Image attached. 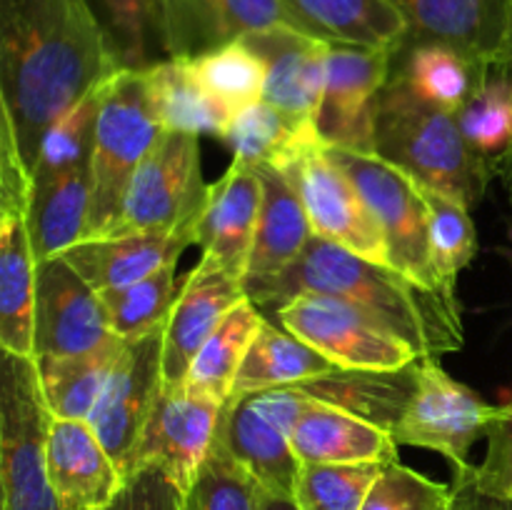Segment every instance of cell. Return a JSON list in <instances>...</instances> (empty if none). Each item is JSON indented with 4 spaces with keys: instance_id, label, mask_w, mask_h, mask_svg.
I'll list each match as a JSON object with an SVG mask.
<instances>
[{
    "instance_id": "1",
    "label": "cell",
    "mask_w": 512,
    "mask_h": 510,
    "mask_svg": "<svg viewBox=\"0 0 512 510\" xmlns=\"http://www.w3.org/2000/svg\"><path fill=\"white\" fill-rule=\"evenodd\" d=\"M120 68L90 0H0V123L30 173L55 118Z\"/></svg>"
},
{
    "instance_id": "15",
    "label": "cell",
    "mask_w": 512,
    "mask_h": 510,
    "mask_svg": "<svg viewBox=\"0 0 512 510\" xmlns=\"http://www.w3.org/2000/svg\"><path fill=\"white\" fill-rule=\"evenodd\" d=\"M243 300H248L243 280L210 255H200L180 283L163 325V385H178L188 378L195 355Z\"/></svg>"
},
{
    "instance_id": "35",
    "label": "cell",
    "mask_w": 512,
    "mask_h": 510,
    "mask_svg": "<svg viewBox=\"0 0 512 510\" xmlns=\"http://www.w3.org/2000/svg\"><path fill=\"white\" fill-rule=\"evenodd\" d=\"M263 323L265 313L250 298L235 305L228 318L218 325V330L210 335L208 343L195 355L185 383L213 395L220 403H228L240 363H243L245 353L253 345Z\"/></svg>"
},
{
    "instance_id": "7",
    "label": "cell",
    "mask_w": 512,
    "mask_h": 510,
    "mask_svg": "<svg viewBox=\"0 0 512 510\" xmlns=\"http://www.w3.org/2000/svg\"><path fill=\"white\" fill-rule=\"evenodd\" d=\"M200 135L163 130L130 183L118 220L100 238L175 230L198 223L208 203Z\"/></svg>"
},
{
    "instance_id": "30",
    "label": "cell",
    "mask_w": 512,
    "mask_h": 510,
    "mask_svg": "<svg viewBox=\"0 0 512 510\" xmlns=\"http://www.w3.org/2000/svg\"><path fill=\"white\" fill-rule=\"evenodd\" d=\"M220 140L230 145L235 160L278 170H290L303 155L325 145L315 120L293 118L265 100L243 110Z\"/></svg>"
},
{
    "instance_id": "47",
    "label": "cell",
    "mask_w": 512,
    "mask_h": 510,
    "mask_svg": "<svg viewBox=\"0 0 512 510\" xmlns=\"http://www.w3.org/2000/svg\"><path fill=\"white\" fill-rule=\"evenodd\" d=\"M493 75H498V78H505L512 83V15H510V28H508V35H505V43H503V50H500L498 60L493 63V70H490Z\"/></svg>"
},
{
    "instance_id": "22",
    "label": "cell",
    "mask_w": 512,
    "mask_h": 510,
    "mask_svg": "<svg viewBox=\"0 0 512 510\" xmlns=\"http://www.w3.org/2000/svg\"><path fill=\"white\" fill-rule=\"evenodd\" d=\"M288 435L300 463L388 465L400 460L393 433L308 395Z\"/></svg>"
},
{
    "instance_id": "8",
    "label": "cell",
    "mask_w": 512,
    "mask_h": 510,
    "mask_svg": "<svg viewBox=\"0 0 512 510\" xmlns=\"http://www.w3.org/2000/svg\"><path fill=\"white\" fill-rule=\"evenodd\" d=\"M495 413L498 405H490L473 388L455 380L438 358H418L415 393L395 425L393 438L398 445L440 453L453 465L455 475H465L473 468L470 450L485 438Z\"/></svg>"
},
{
    "instance_id": "2",
    "label": "cell",
    "mask_w": 512,
    "mask_h": 510,
    "mask_svg": "<svg viewBox=\"0 0 512 510\" xmlns=\"http://www.w3.org/2000/svg\"><path fill=\"white\" fill-rule=\"evenodd\" d=\"M245 293L263 313L295 295H333L378 320L420 358H438L465 345L460 300L423 288L400 270L360 258L318 235L283 273L248 283Z\"/></svg>"
},
{
    "instance_id": "23",
    "label": "cell",
    "mask_w": 512,
    "mask_h": 510,
    "mask_svg": "<svg viewBox=\"0 0 512 510\" xmlns=\"http://www.w3.org/2000/svg\"><path fill=\"white\" fill-rule=\"evenodd\" d=\"M28 208H0V345L35 358V258Z\"/></svg>"
},
{
    "instance_id": "38",
    "label": "cell",
    "mask_w": 512,
    "mask_h": 510,
    "mask_svg": "<svg viewBox=\"0 0 512 510\" xmlns=\"http://www.w3.org/2000/svg\"><path fill=\"white\" fill-rule=\"evenodd\" d=\"M420 190H423L425 205H428L430 250H433L440 285L450 298H458L455 285H458L460 270L468 268L478 250V235H475L470 208L438 190L425 188V185H420Z\"/></svg>"
},
{
    "instance_id": "41",
    "label": "cell",
    "mask_w": 512,
    "mask_h": 510,
    "mask_svg": "<svg viewBox=\"0 0 512 510\" xmlns=\"http://www.w3.org/2000/svg\"><path fill=\"white\" fill-rule=\"evenodd\" d=\"M108 28L125 68L150 65L153 50H163V0H90Z\"/></svg>"
},
{
    "instance_id": "12",
    "label": "cell",
    "mask_w": 512,
    "mask_h": 510,
    "mask_svg": "<svg viewBox=\"0 0 512 510\" xmlns=\"http://www.w3.org/2000/svg\"><path fill=\"white\" fill-rule=\"evenodd\" d=\"M163 390V330L128 340L88 423L123 475Z\"/></svg>"
},
{
    "instance_id": "9",
    "label": "cell",
    "mask_w": 512,
    "mask_h": 510,
    "mask_svg": "<svg viewBox=\"0 0 512 510\" xmlns=\"http://www.w3.org/2000/svg\"><path fill=\"white\" fill-rule=\"evenodd\" d=\"M265 315L343 370H400L420 358L378 320L333 295H295Z\"/></svg>"
},
{
    "instance_id": "14",
    "label": "cell",
    "mask_w": 512,
    "mask_h": 510,
    "mask_svg": "<svg viewBox=\"0 0 512 510\" xmlns=\"http://www.w3.org/2000/svg\"><path fill=\"white\" fill-rule=\"evenodd\" d=\"M393 50L330 45L318 133L328 148L373 153V110L393 73Z\"/></svg>"
},
{
    "instance_id": "21",
    "label": "cell",
    "mask_w": 512,
    "mask_h": 510,
    "mask_svg": "<svg viewBox=\"0 0 512 510\" xmlns=\"http://www.w3.org/2000/svg\"><path fill=\"white\" fill-rule=\"evenodd\" d=\"M198 223L175 230L118 235V238L80 240L63 255L98 293L133 285L158 270L175 265L180 255L195 245Z\"/></svg>"
},
{
    "instance_id": "3",
    "label": "cell",
    "mask_w": 512,
    "mask_h": 510,
    "mask_svg": "<svg viewBox=\"0 0 512 510\" xmlns=\"http://www.w3.org/2000/svg\"><path fill=\"white\" fill-rule=\"evenodd\" d=\"M373 153L468 208L483 200L498 175L493 163L470 148L458 115L420 100L395 75L375 100Z\"/></svg>"
},
{
    "instance_id": "29",
    "label": "cell",
    "mask_w": 512,
    "mask_h": 510,
    "mask_svg": "<svg viewBox=\"0 0 512 510\" xmlns=\"http://www.w3.org/2000/svg\"><path fill=\"white\" fill-rule=\"evenodd\" d=\"M90 213V163L33 180L28 230L35 258H55L83 240Z\"/></svg>"
},
{
    "instance_id": "16",
    "label": "cell",
    "mask_w": 512,
    "mask_h": 510,
    "mask_svg": "<svg viewBox=\"0 0 512 510\" xmlns=\"http://www.w3.org/2000/svg\"><path fill=\"white\" fill-rule=\"evenodd\" d=\"M405 23V43H443L493 70L510 28L512 0H390Z\"/></svg>"
},
{
    "instance_id": "27",
    "label": "cell",
    "mask_w": 512,
    "mask_h": 510,
    "mask_svg": "<svg viewBox=\"0 0 512 510\" xmlns=\"http://www.w3.org/2000/svg\"><path fill=\"white\" fill-rule=\"evenodd\" d=\"M308 398L335 405L393 433L415 393V363L400 370H333L295 385Z\"/></svg>"
},
{
    "instance_id": "5",
    "label": "cell",
    "mask_w": 512,
    "mask_h": 510,
    "mask_svg": "<svg viewBox=\"0 0 512 510\" xmlns=\"http://www.w3.org/2000/svg\"><path fill=\"white\" fill-rule=\"evenodd\" d=\"M45 400L33 355H0V490L3 510H63L48 475Z\"/></svg>"
},
{
    "instance_id": "20",
    "label": "cell",
    "mask_w": 512,
    "mask_h": 510,
    "mask_svg": "<svg viewBox=\"0 0 512 510\" xmlns=\"http://www.w3.org/2000/svg\"><path fill=\"white\" fill-rule=\"evenodd\" d=\"M245 40L268 65L265 103L300 120L318 118L328 83L330 43L298 28H273Z\"/></svg>"
},
{
    "instance_id": "18",
    "label": "cell",
    "mask_w": 512,
    "mask_h": 510,
    "mask_svg": "<svg viewBox=\"0 0 512 510\" xmlns=\"http://www.w3.org/2000/svg\"><path fill=\"white\" fill-rule=\"evenodd\" d=\"M260 208L263 183L258 168L233 158L230 168L210 183L208 203L198 220L195 245L243 283L258 233Z\"/></svg>"
},
{
    "instance_id": "24",
    "label": "cell",
    "mask_w": 512,
    "mask_h": 510,
    "mask_svg": "<svg viewBox=\"0 0 512 510\" xmlns=\"http://www.w3.org/2000/svg\"><path fill=\"white\" fill-rule=\"evenodd\" d=\"M290 23L330 45L393 50L405 43V23L390 0H278Z\"/></svg>"
},
{
    "instance_id": "34",
    "label": "cell",
    "mask_w": 512,
    "mask_h": 510,
    "mask_svg": "<svg viewBox=\"0 0 512 510\" xmlns=\"http://www.w3.org/2000/svg\"><path fill=\"white\" fill-rule=\"evenodd\" d=\"M145 83L160 128L170 133L223 135V118L195 80L188 58H165L145 65Z\"/></svg>"
},
{
    "instance_id": "33",
    "label": "cell",
    "mask_w": 512,
    "mask_h": 510,
    "mask_svg": "<svg viewBox=\"0 0 512 510\" xmlns=\"http://www.w3.org/2000/svg\"><path fill=\"white\" fill-rule=\"evenodd\" d=\"M128 340L113 338L100 348L65 358L38 360L43 393L53 418L88 420Z\"/></svg>"
},
{
    "instance_id": "45",
    "label": "cell",
    "mask_w": 512,
    "mask_h": 510,
    "mask_svg": "<svg viewBox=\"0 0 512 510\" xmlns=\"http://www.w3.org/2000/svg\"><path fill=\"white\" fill-rule=\"evenodd\" d=\"M103 510H183V493L158 468H140Z\"/></svg>"
},
{
    "instance_id": "25",
    "label": "cell",
    "mask_w": 512,
    "mask_h": 510,
    "mask_svg": "<svg viewBox=\"0 0 512 510\" xmlns=\"http://www.w3.org/2000/svg\"><path fill=\"white\" fill-rule=\"evenodd\" d=\"M255 168L263 183V208H260L258 233H255L245 285L283 273L313 240L308 210L293 178L285 170L270 168V165H255Z\"/></svg>"
},
{
    "instance_id": "6",
    "label": "cell",
    "mask_w": 512,
    "mask_h": 510,
    "mask_svg": "<svg viewBox=\"0 0 512 510\" xmlns=\"http://www.w3.org/2000/svg\"><path fill=\"white\" fill-rule=\"evenodd\" d=\"M330 158L358 185L360 195L373 210L385 235L390 265L428 290L448 295L440 285L430 250L428 205L418 180L410 178L375 153H358L348 148H328ZM450 298V295H448ZM460 300V298H450Z\"/></svg>"
},
{
    "instance_id": "31",
    "label": "cell",
    "mask_w": 512,
    "mask_h": 510,
    "mask_svg": "<svg viewBox=\"0 0 512 510\" xmlns=\"http://www.w3.org/2000/svg\"><path fill=\"white\" fill-rule=\"evenodd\" d=\"M390 75L425 103L458 115L490 70L450 45L415 43L395 53Z\"/></svg>"
},
{
    "instance_id": "26",
    "label": "cell",
    "mask_w": 512,
    "mask_h": 510,
    "mask_svg": "<svg viewBox=\"0 0 512 510\" xmlns=\"http://www.w3.org/2000/svg\"><path fill=\"white\" fill-rule=\"evenodd\" d=\"M218 433L235 460L258 480L265 493L293 500L300 460L290 435L258 413L250 398L223 405Z\"/></svg>"
},
{
    "instance_id": "32",
    "label": "cell",
    "mask_w": 512,
    "mask_h": 510,
    "mask_svg": "<svg viewBox=\"0 0 512 510\" xmlns=\"http://www.w3.org/2000/svg\"><path fill=\"white\" fill-rule=\"evenodd\" d=\"M188 63L200 88L205 90L213 108L223 118L225 128L243 110L253 108L255 103L263 100L268 65H265L263 55L245 38L230 40L218 48L193 55L188 58Z\"/></svg>"
},
{
    "instance_id": "39",
    "label": "cell",
    "mask_w": 512,
    "mask_h": 510,
    "mask_svg": "<svg viewBox=\"0 0 512 510\" xmlns=\"http://www.w3.org/2000/svg\"><path fill=\"white\" fill-rule=\"evenodd\" d=\"M380 463H300L293 503L298 510H363L370 488L383 473Z\"/></svg>"
},
{
    "instance_id": "42",
    "label": "cell",
    "mask_w": 512,
    "mask_h": 510,
    "mask_svg": "<svg viewBox=\"0 0 512 510\" xmlns=\"http://www.w3.org/2000/svg\"><path fill=\"white\" fill-rule=\"evenodd\" d=\"M98 100L100 88L95 93L85 95L73 108L65 110L45 130V138L40 143V153L33 168V180L48 178V175L75 168V165L90 163L95 120H98Z\"/></svg>"
},
{
    "instance_id": "43",
    "label": "cell",
    "mask_w": 512,
    "mask_h": 510,
    "mask_svg": "<svg viewBox=\"0 0 512 510\" xmlns=\"http://www.w3.org/2000/svg\"><path fill=\"white\" fill-rule=\"evenodd\" d=\"M453 498V483H438L395 460L378 475L363 510H450Z\"/></svg>"
},
{
    "instance_id": "44",
    "label": "cell",
    "mask_w": 512,
    "mask_h": 510,
    "mask_svg": "<svg viewBox=\"0 0 512 510\" xmlns=\"http://www.w3.org/2000/svg\"><path fill=\"white\" fill-rule=\"evenodd\" d=\"M485 440V458L465 475H455L453 483H470L480 493L512 500V395L508 403L498 405Z\"/></svg>"
},
{
    "instance_id": "49",
    "label": "cell",
    "mask_w": 512,
    "mask_h": 510,
    "mask_svg": "<svg viewBox=\"0 0 512 510\" xmlns=\"http://www.w3.org/2000/svg\"><path fill=\"white\" fill-rule=\"evenodd\" d=\"M263 510H298V508H295L293 500L275 498V495L265 493V508Z\"/></svg>"
},
{
    "instance_id": "28",
    "label": "cell",
    "mask_w": 512,
    "mask_h": 510,
    "mask_svg": "<svg viewBox=\"0 0 512 510\" xmlns=\"http://www.w3.org/2000/svg\"><path fill=\"white\" fill-rule=\"evenodd\" d=\"M333 370H338L333 360L280 328L275 320L265 318L263 328L255 335L253 345L240 363L228 403H238V400L265 393V390L308 383V380L323 378Z\"/></svg>"
},
{
    "instance_id": "48",
    "label": "cell",
    "mask_w": 512,
    "mask_h": 510,
    "mask_svg": "<svg viewBox=\"0 0 512 510\" xmlns=\"http://www.w3.org/2000/svg\"><path fill=\"white\" fill-rule=\"evenodd\" d=\"M498 175H500V183H503L505 193H508V200H510V205H512V148L503 155V158H500Z\"/></svg>"
},
{
    "instance_id": "40",
    "label": "cell",
    "mask_w": 512,
    "mask_h": 510,
    "mask_svg": "<svg viewBox=\"0 0 512 510\" xmlns=\"http://www.w3.org/2000/svg\"><path fill=\"white\" fill-rule=\"evenodd\" d=\"M470 148L498 168L512 148V83L490 73L458 113Z\"/></svg>"
},
{
    "instance_id": "19",
    "label": "cell",
    "mask_w": 512,
    "mask_h": 510,
    "mask_svg": "<svg viewBox=\"0 0 512 510\" xmlns=\"http://www.w3.org/2000/svg\"><path fill=\"white\" fill-rule=\"evenodd\" d=\"M45 460L63 510H103L125 483L88 420L53 418Z\"/></svg>"
},
{
    "instance_id": "17",
    "label": "cell",
    "mask_w": 512,
    "mask_h": 510,
    "mask_svg": "<svg viewBox=\"0 0 512 510\" xmlns=\"http://www.w3.org/2000/svg\"><path fill=\"white\" fill-rule=\"evenodd\" d=\"M163 53L193 58L230 40L295 28L278 0H163Z\"/></svg>"
},
{
    "instance_id": "4",
    "label": "cell",
    "mask_w": 512,
    "mask_h": 510,
    "mask_svg": "<svg viewBox=\"0 0 512 510\" xmlns=\"http://www.w3.org/2000/svg\"><path fill=\"white\" fill-rule=\"evenodd\" d=\"M163 135L143 68H120L100 85L90 153V213L83 240H95L118 220L135 173Z\"/></svg>"
},
{
    "instance_id": "13",
    "label": "cell",
    "mask_w": 512,
    "mask_h": 510,
    "mask_svg": "<svg viewBox=\"0 0 512 510\" xmlns=\"http://www.w3.org/2000/svg\"><path fill=\"white\" fill-rule=\"evenodd\" d=\"M113 338L100 295L63 255L38 260L35 358H65Z\"/></svg>"
},
{
    "instance_id": "37",
    "label": "cell",
    "mask_w": 512,
    "mask_h": 510,
    "mask_svg": "<svg viewBox=\"0 0 512 510\" xmlns=\"http://www.w3.org/2000/svg\"><path fill=\"white\" fill-rule=\"evenodd\" d=\"M265 490L235 460L220 433L200 465L193 485L183 493V510H263Z\"/></svg>"
},
{
    "instance_id": "46",
    "label": "cell",
    "mask_w": 512,
    "mask_h": 510,
    "mask_svg": "<svg viewBox=\"0 0 512 510\" xmlns=\"http://www.w3.org/2000/svg\"><path fill=\"white\" fill-rule=\"evenodd\" d=\"M453 490L455 498L450 510H512V500L480 493L470 483H453Z\"/></svg>"
},
{
    "instance_id": "10",
    "label": "cell",
    "mask_w": 512,
    "mask_h": 510,
    "mask_svg": "<svg viewBox=\"0 0 512 510\" xmlns=\"http://www.w3.org/2000/svg\"><path fill=\"white\" fill-rule=\"evenodd\" d=\"M223 405L185 380L163 385L135 445L128 475L140 468H158L185 493L213 448Z\"/></svg>"
},
{
    "instance_id": "11",
    "label": "cell",
    "mask_w": 512,
    "mask_h": 510,
    "mask_svg": "<svg viewBox=\"0 0 512 510\" xmlns=\"http://www.w3.org/2000/svg\"><path fill=\"white\" fill-rule=\"evenodd\" d=\"M285 173L293 178L303 198L313 235L365 260L390 265L388 243L373 210L363 200L358 185L330 158L325 145L310 150Z\"/></svg>"
},
{
    "instance_id": "36",
    "label": "cell",
    "mask_w": 512,
    "mask_h": 510,
    "mask_svg": "<svg viewBox=\"0 0 512 510\" xmlns=\"http://www.w3.org/2000/svg\"><path fill=\"white\" fill-rule=\"evenodd\" d=\"M175 268H178V263L168 265V268L158 270V273L148 275L133 285L98 293L113 335L123 340H138L143 335L155 333V330H163L170 308L175 303V295H178Z\"/></svg>"
}]
</instances>
